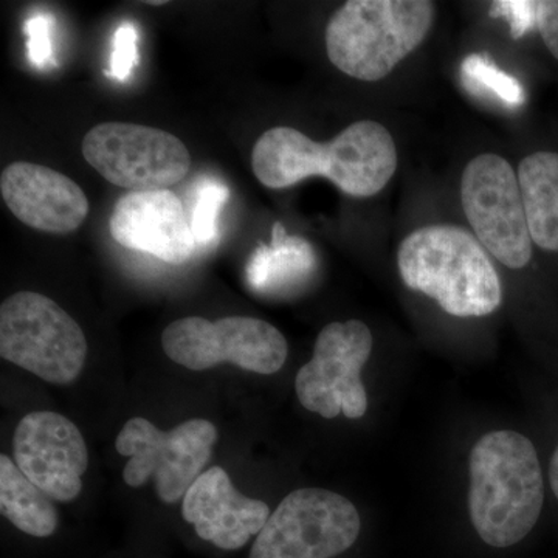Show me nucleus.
Returning a JSON list of instances; mask_svg holds the SVG:
<instances>
[{"label":"nucleus","mask_w":558,"mask_h":558,"mask_svg":"<svg viewBox=\"0 0 558 558\" xmlns=\"http://www.w3.org/2000/svg\"><path fill=\"white\" fill-rule=\"evenodd\" d=\"M182 515L205 542L236 550L263 531L271 513L266 502L238 492L226 470L211 468L186 492Z\"/></svg>","instance_id":"nucleus-15"},{"label":"nucleus","mask_w":558,"mask_h":558,"mask_svg":"<svg viewBox=\"0 0 558 558\" xmlns=\"http://www.w3.org/2000/svg\"><path fill=\"white\" fill-rule=\"evenodd\" d=\"M113 240L165 263H186L196 252L182 201L170 190L137 191L120 197L109 219Z\"/></svg>","instance_id":"nucleus-13"},{"label":"nucleus","mask_w":558,"mask_h":558,"mask_svg":"<svg viewBox=\"0 0 558 558\" xmlns=\"http://www.w3.org/2000/svg\"><path fill=\"white\" fill-rule=\"evenodd\" d=\"M0 355L49 384L69 385L86 365L87 340L49 296L17 292L0 307Z\"/></svg>","instance_id":"nucleus-5"},{"label":"nucleus","mask_w":558,"mask_h":558,"mask_svg":"<svg viewBox=\"0 0 558 558\" xmlns=\"http://www.w3.org/2000/svg\"><path fill=\"white\" fill-rule=\"evenodd\" d=\"M161 347L183 368L205 371L229 362L264 376L278 373L289 354L284 336L270 323L253 317L180 318L163 330Z\"/></svg>","instance_id":"nucleus-8"},{"label":"nucleus","mask_w":558,"mask_h":558,"mask_svg":"<svg viewBox=\"0 0 558 558\" xmlns=\"http://www.w3.org/2000/svg\"><path fill=\"white\" fill-rule=\"evenodd\" d=\"M230 190L226 183L215 179H204L197 185L191 215V230L197 245H208L218 238V218L220 209L227 204Z\"/></svg>","instance_id":"nucleus-20"},{"label":"nucleus","mask_w":558,"mask_h":558,"mask_svg":"<svg viewBox=\"0 0 558 558\" xmlns=\"http://www.w3.org/2000/svg\"><path fill=\"white\" fill-rule=\"evenodd\" d=\"M373 351V333L365 323L349 319L330 323L315 341L314 357L296 374L295 391L301 405L325 418L343 413L360 418L368 398L360 373Z\"/></svg>","instance_id":"nucleus-11"},{"label":"nucleus","mask_w":558,"mask_h":558,"mask_svg":"<svg viewBox=\"0 0 558 558\" xmlns=\"http://www.w3.org/2000/svg\"><path fill=\"white\" fill-rule=\"evenodd\" d=\"M137 60V31L132 22H123L113 36L108 75L119 81H126Z\"/></svg>","instance_id":"nucleus-21"},{"label":"nucleus","mask_w":558,"mask_h":558,"mask_svg":"<svg viewBox=\"0 0 558 558\" xmlns=\"http://www.w3.org/2000/svg\"><path fill=\"white\" fill-rule=\"evenodd\" d=\"M84 159L112 185L137 191L168 190L189 175L190 150L170 132L142 124H98L83 138Z\"/></svg>","instance_id":"nucleus-9"},{"label":"nucleus","mask_w":558,"mask_h":558,"mask_svg":"<svg viewBox=\"0 0 558 558\" xmlns=\"http://www.w3.org/2000/svg\"><path fill=\"white\" fill-rule=\"evenodd\" d=\"M549 483L550 488H553L554 495H556L558 499V446L556 451H554L553 458H550Z\"/></svg>","instance_id":"nucleus-25"},{"label":"nucleus","mask_w":558,"mask_h":558,"mask_svg":"<svg viewBox=\"0 0 558 558\" xmlns=\"http://www.w3.org/2000/svg\"><path fill=\"white\" fill-rule=\"evenodd\" d=\"M537 27L543 43L558 60V0L537 2Z\"/></svg>","instance_id":"nucleus-24"},{"label":"nucleus","mask_w":558,"mask_h":558,"mask_svg":"<svg viewBox=\"0 0 558 558\" xmlns=\"http://www.w3.org/2000/svg\"><path fill=\"white\" fill-rule=\"evenodd\" d=\"M252 168L271 190L289 189L322 175L352 197H371L388 185L398 168V149L387 128L360 120L328 143L293 128H271L255 143Z\"/></svg>","instance_id":"nucleus-1"},{"label":"nucleus","mask_w":558,"mask_h":558,"mask_svg":"<svg viewBox=\"0 0 558 558\" xmlns=\"http://www.w3.org/2000/svg\"><path fill=\"white\" fill-rule=\"evenodd\" d=\"M360 527L348 498L325 488H299L279 502L250 558H333L357 542Z\"/></svg>","instance_id":"nucleus-7"},{"label":"nucleus","mask_w":558,"mask_h":558,"mask_svg":"<svg viewBox=\"0 0 558 558\" xmlns=\"http://www.w3.org/2000/svg\"><path fill=\"white\" fill-rule=\"evenodd\" d=\"M317 266V256L306 240L289 236L281 222H275L270 245L260 244L247 264L253 289L275 290L299 282Z\"/></svg>","instance_id":"nucleus-18"},{"label":"nucleus","mask_w":558,"mask_h":558,"mask_svg":"<svg viewBox=\"0 0 558 558\" xmlns=\"http://www.w3.org/2000/svg\"><path fill=\"white\" fill-rule=\"evenodd\" d=\"M14 462L51 499L73 501L83 490L89 451L78 427L51 411L27 414L14 432Z\"/></svg>","instance_id":"nucleus-12"},{"label":"nucleus","mask_w":558,"mask_h":558,"mask_svg":"<svg viewBox=\"0 0 558 558\" xmlns=\"http://www.w3.org/2000/svg\"><path fill=\"white\" fill-rule=\"evenodd\" d=\"M490 16L505 17L510 25V35L519 39L537 25V2L499 0L492 5Z\"/></svg>","instance_id":"nucleus-22"},{"label":"nucleus","mask_w":558,"mask_h":558,"mask_svg":"<svg viewBox=\"0 0 558 558\" xmlns=\"http://www.w3.org/2000/svg\"><path fill=\"white\" fill-rule=\"evenodd\" d=\"M405 286L429 299L453 317H486L502 303L499 275L478 240L454 226L413 231L398 252Z\"/></svg>","instance_id":"nucleus-3"},{"label":"nucleus","mask_w":558,"mask_h":558,"mask_svg":"<svg viewBox=\"0 0 558 558\" xmlns=\"http://www.w3.org/2000/svg\"><path fill=\"white\" fill-rule=\"evenodd\" d=\"M433 20L427 0H349L326 28L329 61L351 78L384 80L424 43Z\"/></svg>","instance_id":"nucleus-4"},{"label":"nucleus","mask_w":558,"mask_h":558,"mask_svg":"<svg viewBox=\"0 0 558 558\" xmlns=\"http://www.w3.org/2000/svg\"><path fill=\"white\" fill-rule=\"evenodd\" d=\"M469 510L481 539L509 548L527 537L545 502L534 444L512 429L484 435L470 453Z\"/></svg>","instance_id":"nucleus-2"},{"label":"nucleus","mask_w":558,"mask_h":558,"mask_svg":"<svg viewBox=\"0 0 558 558\" xmlns=\"http://www.w3.org/2000/svg\"><path fill=\"white\" fill-rule=\"evenodd\" d=\"M149 3V5H165L167 2H146Z\"/></svg>","instance_id":"nucleus-26"},{"label":"nucleus","mask_w":558,"mask_h":558,"mask_svg":"<svg viewBox=\"0 0 558 558\" xmlns=\"http://www.w3.org/2000/svg\"><path fill=\"white\" fill-rule=\"evenodd\" d=\"M0 512L14 527L32 537H50L58 527L53 499L32 483L7 454L0 457Z\"/></svg>","instance_id":"nucleus-17"},{"label":"nucleus","mask_w":558,"mask_h":558,"mask_svg":"<svg viewBox=\"0 0 558 558\" xmlns=\"http://www.w3.org/2000/svg\"><path fill=\"white\" fill-rule=\"evenodd\" d=\"M24 33L27 35L28 57L36 68L44 69L53 62V47L50 38V20L46 14H36L25 24Z\"/></svg>","instance_id":"nucleus-23"},{"label":"nucleus","mask_w":558,"mask_h":558,"mask_svg":"<svg viewBox=\"0 0 558 558\" xmlns=\"http://www.w3.org/2000/svg\"><path fill=\"white\" fill-rule=\"evenodd\" d=\"M218 428L205 418H190L163 432L145 417H132L121 428L116 449L130 458L124 483L142 487L154 480L157 497L174 505L185 497L211 459Z\"/></svg>","instance_id":"nucleus-6"},{"label":"nucleus","mask_w":558,"mask_h":558,"mask_svg":"<svg viewBox=\"0 0 558 558\" xmlns=\"http://www.w3.org/2000/svg\"><path fill=\"white\" fill-rule=\"evenodd\" d=\"M461 201L483 247L509 269L527 266L532 240L519 178L508 160L497 154L470 160L462 174Z\"/></svg>","instance_id":"nucleus-10"},{"label":"nucleus","mask_w":558,"mask_h":558,"mask_svg":"<svg viewBox=\"0 0 558 558\" xmlns=\"http://www.w3.org/2000/svg\"><path fill=\"white\" fill-rule=\"evenodd\" d=\"M519 183L532 242L539 248L558 252V154L524 157Z\"/></svg>","instance_id":"nucleus-16"},{"label":"nucleus","mask_w":558,"mask_h":558,"mask_svg":"<svg viewBox=\"0 0 558 558\" xmlns=\"http://www.w3.org/2000/svg\"><path fill=\"white\" fill-rule=\"evenodd\" d=\"M461 76L465 87L481 97H494L508 108H519L526 101L520 81L497 68L483 54H470L462 61Z\"/></svg>","instance_id":"nucleus-19"},{"label":"nucleus","mask_w":558,"mask_h":558,"mask_svg":"<svg viewBox=\"0 0 558 558\" xmlns=\"http://www.w3.org/2000/svg\"><path fill=\"white\" fill-rule=\"evenodd\" d=\"M0 193L22 223L44 233H72L89 215V199L72 179L27 161L2 171Z\"/></svg>","instance_id":"nucleus-14"}]
</instances>
